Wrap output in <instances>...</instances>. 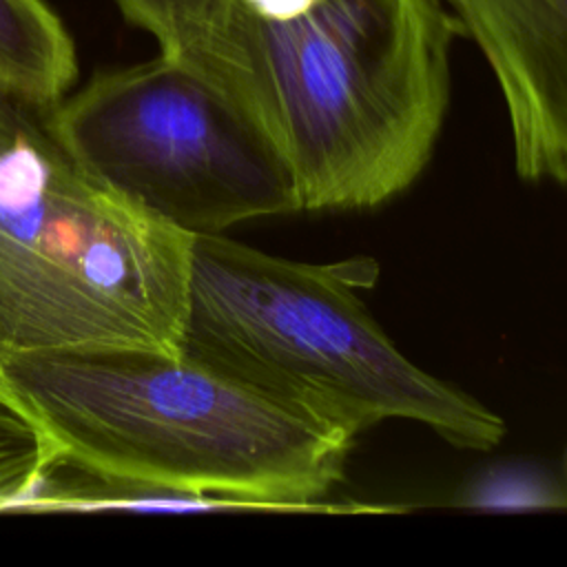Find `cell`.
<instances>
[{"instance_id":"obj_2","label":"cell","mask_w":567,"mask_h":567,"mask_svg":"<svg viewBox=\"0 0 567 567\" xmlns=\"http://www.w3.org/2000/svg\"><path fill=\"white\" fill-rule=\"evenodd\" d=\"M0 396L51 447L100 470L228 496L266 512H368L323 503L352 439L237 381L153 348L0 354Z\"/></svg>"},{"instance_id":"obj_5","label":"cell","mask_w":567,"mask_h":567,"mask_svg":"<svg viewBox=\"0 0 567 567\" xmlns=\"http://www.w3.org/2000/svg\"><path fill=\"white\" fill-rule=\"evenodd\" d=\"M49 128L89 179L193 237L301 210L288 171L246 117L162 53L64 95Z\"/></svg>"},{"instance_id":"obj_11","label":"cell","mask_w":567,"mask_h":567,"mask_svg":"<svg viewBox=\"0 0 567 567\" xmlns=\"http://www.w3.org/2000/svg\"><path fill=\"white\" fill-rule=\"evenodd\" d=\"M472 505L483 507H545V505H565L560 492L551 489L543 478L527 476L523 472H501L483 481L472 498Z\"/></svg>"},{"instance_id":"obj_12","label":"cell","mask_w":567,"mask_h":567,"mask_svg":"<svg viewBox=\"0 0 567 567\" xmlns=\"http://www.w3.org/2000/svg\"><path fill=\"white\" fill-rule=\"evenodd\" d=\"M49 109L0 91V159L49 126Z\"/></svg>"},{"instance_id":"obj_9","label":"cell","mask_w":567,"mask_h":567,"mask_svg":"<svg viewBox=\"0 0 567 567\" xmlns=\"http://www.w3.org/2000/svg\"><path fill=\"white\" fill-rule=\"evenodd\" d=\"M137 27L146 29L162 55L188 60L226 24L237 0H117Z\"/></svg>"},{"instance_id":"obj_7","label":"cell","mask_w":567,"mask_h":567,"mask_svg":"<svg viewBox=\"0 0 567 567\" xmlns=\"http://www.w3.org/2000/svg\"><path fill=\"white\" fill-rule=\"evenodd\" d=\"M215 512L250 509L246 503L182 489L128 474L100 470L75 458L53 454L33 483L2 507V512Z\"/></svg>"},{"instance_id":"obj_1","label":"cell","mask_w":567,"mask_h":567,"mask_svg":"<svg viewBox=\"0 0 567 567\" xmlns=\"http://www.w3.org/2000/svg\"><path fill=\"white\" fill-rule=\"evenodd\" d=\"M458 33L443 0H301L275 13L237 0L177 62L261 135L301 210H354L401 195L430 162Z\"/></svg>"},{"instance_id":"obj_10","label":"cell","mask_w":567,"mask_h":567,"mask_svg":"<svg viewBox=\"0 0 567 567\" xmlns=\"http://www.w3.org/2000/svg\"><path fill=\"white\" fill-rule=\"evenodd\" d=\"M53 454L44 434L0 396V512L33 483Z\"/></svg>"},{"instance_id":"obj_8","label":"cell","mask_w":567,"mask_h":567,"mask_svg":"<svg viewBox=\"0 0 567 567\" xmlns=\"http://www.w3.org/2000/svg\"><path fill=\"white\" fill-rule=\"evenodd\" d=\"M78 75L73 40L44 0H0V91L53 106Z\"/></svg>"},{"instance_id":"obj_6","label":"cell","mask_w":567,"mask_h":567,"mask_svg":"<svg viewBox=\"0 0 567 567\" xmlns=\"http://www.w3.org/2000/svg\"><path fill=\"white\" fill-rule=\"evenodd\" d=\"M503 93L523 179L567 186V0H443Z\"/></svg>"},{"instance_id":"obj_4","label":"cell","mask_w":567,"mask_h":567,"mask_svg":"<svg viewBox=\"0 0 567 567\" xmlns=\"http://www.w3.org/2000/svg\"><path fill=\"white\" fill-rule=\"evenodd\" d=\"M190 241L31 135L0 159V354L177 352Z\"/></svg>"},{"instance_id":"obj_3","label":"cell","mask_w":567,"mask_h":567,"mask_svg":"<svg viewBox=\"0 0 567 567\" xmlns=\"http://www.w3.org/2000/svg\"><path fill=\"white\" fill-rule=\"evenodd\" d=\"M377 272L368 257L306 264L195 235L177 352L352 441L408 419L452 445L494 447L503 419L412 363L368 312L359 290Z\"/></svg>"}]
</instances>
